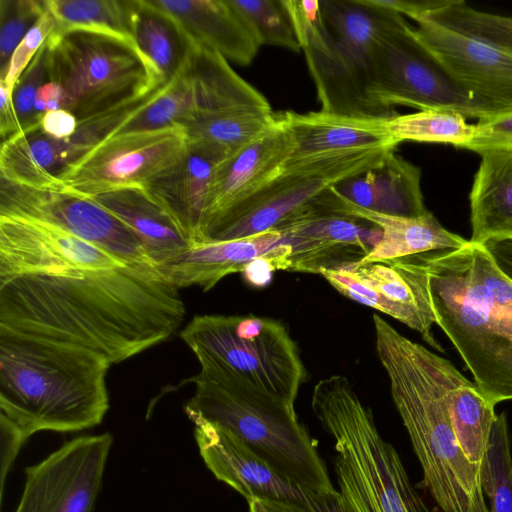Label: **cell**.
Instances as JSON below:
<instances>
[{
	"mask_svg": "<svg viewBox=\"0 0 512 512\" xmlns=\"http://www.w3.org/2000/svg\"><path fill=\"white\" fill-rule=\"evenodd\" d=\"M323 199L330 209L371 223L380 229V239L359 264L458 249L469 241L445 229L429 211L413 218L376 213L346 200L332 186L324 191Z\"/></svg>",
	"mask_w": 512,
	"mask_h": 512,
	"instance_id": "obj_21",
	"label": "cell"
},
{
	"mask_svg": "<svg viewBox=\"0 0 512 512\" xmlns=\"http://www.w3.org/2000/svg\"><path fill=\"white\" fill-rule=\"evenodd\" d=\"M321 194L274 228L291 247L289 272L321 274L359 263L380 239L377 226L330 209Z\"/></svg>",
	"mask_w": 512,
	"mask_h": 512,
	"instance_id": "obj_17",
	"label": "cell"
},
{
	"mask_svg": "<svg viewBox=\"0 0 512 512\" xmlns=\"http://www.w3.org/2000/svg\"><path fill=\"white\" fill-rule=\"evenodd\" d=\"M414 21L421 41L489 116L512 111V52L426 18Z\"/></svg>",
	"mask_w": 512,
	"mask_h": 512,
	"instance_id": "obj_18",
	"label": "cell"
},
{
	"mask_svg": "<svg viewBox=\"0 0 512 512\" xmlns=\"http://www.w3.org/2000/svg\"><path fill=\"white\" fill-rule=\"evenodd\" d=\"M127 265L52 224L0 216V283L30 274H62Z\"/></svg>",
	"mask_w": 512,
	"mask_h": 512,
	"instance_id": "obj_16",
	"label": "cell"
},
{
	"mask_svg": "<svg viewBox=\"0 0 512 512\" xmlns=\"http://www.w3.org/2000/svg\"><path fill=\"white\" fill-rule=\"evenodd\" d=\"M182 127L113 135L57 176L64 189L92 198L125 187H147L183 155Z\"/></svg>",
	"mask_w": 512,
	"mask_h": 512,
	"instance_id": "obj_11",
	"label": "cell"
},
{
	"mask_svg": "<svg viewBox=\"0 0 512 512\" xmlns=\"http://www.w3.org/2000/svg\"><path fill=\"white\" fill-rule=\"evenodd\" d=\"M55 27V21L50 12L47 10L28 31L25 37L14 50L5 81L11 87H15L16 82L38 53L40 48L46 42Z\"/></svg>",
	"mask_w": 512,
	"mask_h": 512,
	"instance_id": "obj_39",
	"label": "cell"
},
{
	"mask_svg": "<svg viewBox=\"0 0 512 512\" xmlns=\"http://www.w3.org/2000/svg\"><path fill=\"white\" fill-rule=\"evenodd\" d=\"M388 127L394 140L423 143L449 144L464 148L473 138L475 124L451 109H425L388 119Z\"/></svg>",
	"mask_w": 512,
	"mask_h": 512,
	"instance_id": "obj_33",
	"label": "cell"
},
{
	"mask_svg": "<svg viewBox=\"0 0 512 512\" xmlns=\"http://www.w3.org/2000/svg\"><path fill=\"white\" fill-rule=\"evenodd\" d=\"M282 244V234L271 229L253 236L196 244L159 268L162 276L176 287L213 288L224 277L242 272L253 260L270 255Z\"/></svg>",
	"mask_w": 512,
	"mask_h": 512,
	"instance_id": "obj_25",
	"label": "cell"
},
{
	"mask_svg": "<svg viewBox=\"0 0 512 512\" xmlns=\"http://www.w3.org/2000/svg\"><path fill=\"white\" fill-rule=\"evenodd\" d=\"M100 355L0 327V414L30 437L100 424L109 408Z\"/></svg>",
	"mask_w": 512,
	"mask_h": 512,
	"instance_id": "obj_4",
	"label": "cell"
},
{
	"mask_svg": "<svg viewBox=\"0 0 512 512\" xmlns=\"http://www.w3.org/2000/svg\"><path fill=\"white\" fill-rule=\"evenodd\" d=\"M28 435L16 423L0 414V489L3 498L4 484L13 463Z\"/></svg>",
	"mask_w": 512,
	"mask_h": 512,
	"instance_id": "obj_41",
	"label": "cell"
},
{
	"mask_svg": "<svg viewBox=\"0 0 512 512\" xmlns=\"http://www.w3.org/2000/svg\"><path fill=\"white\" fill-rule=\"evenodd\" d=\"M256 33L261 45L300 52L292 18L285 0H228Z\"/></svg>",
	"mask_w": 512,
	"mask_h": 512,
	"instance_id": "obj_36",
	"label": "cell"
},
{
	"mask_svg": "<svg viewBox=\"0 0 512 512\" xmlns=\"http://www.w3.org/2000/svg\"><path fill=\"white\" fill-rule=\"evenodd\" d=\"M0 216L26 217L52 224L124 264L159 270L119 219L92 199L63 187L32 188L0 178Z\"/></svg>",
	"mask_w": 512,
	"mask_h": 512,
	"instance_id": "obj_12",
	"label": "cell"
},
{
	"mask_svg": "<svg viewBox=\"0 0 512 512\" xmlns=\"http://www.w3.org/2000/svg\"><path fill=\"white\" fill-rule=\"evenodd\" d=\"M320 275L343 296L402 322L419 332L432 347L441 350L431 333L436 318L421 254L350 264Z\"/></svg>",
	"mask_w": 512,
	"mask_h": 512,
	"instance_id": "obj_14",
	"label": "cell"
},
{
	"mask_svg": "<svg viewBox=\"0 0 512 512\" xmlns=\"http://www.w3.org/2000/svg\"><path fill=\"white\" fill-rule=\"evenodd\" d=\"M420 169L390 151L374 168L340 181L332 188L351 203L385 215L420 217L428 212Z\"/></svg>",
	"mask_w": 512,
	"mask_h": 512,
	"instance_id": "obj_26",
	"label": "cell"
},
{
	"mask_svg": "<svg viewBox=\"0 0 512 512\" xmlns=\"http://www.w3.org/2000/svg\"><path fill=\"white\" fill-rule=\"evenodd\" d=\"M276 115L293 141L290 158L398 145L388 127L389 118L358 117L322 110L303 114L285 111Z\"/></svg>",
	"mask_w": 512,
	"mask_h": 512,
	"instance_id": "obj_22",
	"label": "cell"
},
{
	"mask_svg": "<svg viewBox=\"0 0 512 512\" xmlns=\"http://www.w3.org/2000/svg\"><path fill=\"white\" fill-rule=\"evenodd\" d=\"M470 191L471 239L475 244L512 236V148L479 153Z\"/></svg>",
	"mask_w": 512,
	"mask_h": 512,
	"instance_id": "obj_28",
	"label": "cell"
},
{
	"mask_svg": "<svg viewBox=\"0 0 512 512\" xmlns=\"http://www.w3.org/2000/svg\"><path fill=\"white\" fill-rule=\"evenodd\" d=\"M248 512H302L298 508L277 501L253 499L248 502Z\"/></svg>",
	"mask_w": 512,
	"mask_h": 512,
	"instance_id": "obj_46",
	"label": "cell"
},
{
	"mask_svg": "<svg viewBox=\"0 0 512 512\" xmlns=\"http://www.w3.org/2000/svg\"><path fill=\"white\" fill-rule=\"evenodd\" d=\"M275 122L271 107L240 106L196 115L183 129L187 143L206 147L224 160Z\"/></svg>",
	"mask_w": 512,
	"mask_h": 512,
	"instance_id": "obj_31",
	"label": "cell"
},
{
	"mask_svg": "<svg viewBox=\"0 0 512 512\" xmlns=\"http://www.w3.org/2000/svg\"><path fill=\"white\" fill-rule=\"evenodd\" d=\"M191 421L206 467L247 502L277 501L302 512H353L341 494L330 496L307 489L280 474L227 430L201 418Z\"/></svg>",
	"mask_w": 512,
	"mask_h": 512,
	"instance_id": "obj_13",
	"label": "cell"
},
{
	"mask_svg": "<svg viewBox=\"0 0 512 512\" xmlns=\"http://www.w3.org/2000/svg\"><path fill=\"white\" fill-rule=\"evenodd\" d=\"M45 11V0H0V80L14 50Z\"/></svg>",
	"mask_w": 512,
	"mask_h": 512,
	"instance_id": "obj_37",
	"label": "cell"
},
{
	"mask_svg": "<svg viewBox=\"0 0 512 512\" xmlns=\"http://www.w3.org/2000/svg\"><path fill=\"white\" fill-rule=\"evenodd\" d=\"M442 512V511H441Z\"/></svg>",
	"mask_w": 512,
	"mask_h": 512,
	"instance_id": "obj_47",
	"label": "cell"
},
{
	"mask_svg": "<svg viewBox=\"0 0 512 512\" xmlns=\"http://www.w3.org/2000/svg\"><path fill=\"white\" fill-rule=\"evenodd\" d=\"M311 407L335 440L339 492L353 512H429L398 452L382 438L371 409L345 376L321 379Z\"/></svg>",
	"mask_w": 512,
	"mask_h": 512,
	"instance_id": "obj_7",
	"label": "cell"
},
{
	"mask_svg": "<svg viewBox=\"0 0 512 512\" xmlns=\"http://www.w3.org/2000/svg\"><path fill=\"white\" fill-rule=\"evenodd\" d=\"M479 477L489 512H512V452L504 413L496 415Z\"/></svg>",
	"mask_w": 512,
	"mask_h": 512,
	"instance_id": "obj_35",
	"label": "cell"
},
{
	"mask_svg": "<svg viewBox=\"0 0 512 512\" xmlns=\"http://www.w3.org/2000/svg\"><path fill=\"white\" fill-rule=\"evenodd\" d=\"M338 182L304 173H281L230 208L204 232L201 242L253 236L277 227Z\"/></svg>",
	"mask_w": 512,
	"mask_h": 512,
	"instance_id": "obj_20",
	"label": "cell"
},
{
	"mask_svg": "<svg viewBox=\"0 0 512 512\" xmlns=\"http://www.w3.org/2000/svg\"><path fill=\"white\" fill-rule=\"evenodd\" d=\"M421 255L436 324L494 406L512 399V282L481 244Z\"/></svg>",
	"mask_w": 512,
	"mask_h": 512,
	"instance_id": "obj_2",
	"label": "cell"
},
{
	"mask_svg": "<svg viewBox=\"0 0 512 512\" xmlns=\"http://www.w3.org/2000/svg\"><path fill=\"white\" fill-rule=\"evenodd\" d=\"M480 153L493 148H512V111L479 119L473 138L464 147Z\"/></svg>",
	"mask_w": 512,
	"mask_h": 512,
	"instance_id": "obj_40",
	"label": "cell"
},
{
	"mask_svg": "<svg viewBox=\"0 0 512 512\" xmlns=\"http://www.w3.org/2000/svg\"><path fill=\"white\" fill-rule=\"evenodd\" d=\"M223 159L212 150L187 143L183 155L146 188L198 244L209 185Z\"/></svg>",
	"mask_w": 512,
	"mask_h": 512,
	"instance_id": "obj_27",
	"label": "cell"
},
{
	"mask_svg": "<svg viewBox=\"0 0 512 512\" xmlns=\"http://www.w3.org/2000/svg\"><path fill=\"white\" fill-rule=\"evenodd\" d=\"M184 410L227 430L276 471L324 495L337 491L294 405L227 371L201 367Z\"/></svg>",
	"mask_w": 512,
	"mask_h": 512,
	"instance_id": "obj_6",
	"label": "cell"
},
{
	"mask_svg": "<svg viewBox=\"0 0 512 512\" xmlns=\"http://www.w3.org/2000/svg\"><path fill=\"white\" fill-rule=\"evenodd\" d=\"M187 66L188 63L150 104L125 122L114 135L183 128L196 111L195 91Z\"/></svg>",
	"mask_w": 512,
	"mask_h": 512,
	"instance_id": "obj_34",
	"label": "cell"
},
{
	"mask_svg": "<svg viewBox=\"0 0 512 512\" xmlns=\"http://www.w3.org/2000/svg\"><path fill=\"white\" fill-rule=\"evenodd\" d=\"M481 245L497 269L512 282V236L491 238Z\"/></svg>",
	"mask_w": 512,
	"mask_h": 512,
	"instance_id": "obj_45",
	"label": "cell"
},
{
	"mask_svg": "<svg viewBox=\"0 0 512 512\" xmlns=\"http://www.w3.org/2000/svg\"><path fill=\"white\" fill-rule=\"evenodd\" d=\"M89 199L119 219L158 268L193 246L176 219L146 187L120 188Z\"/></svg>",
	"mask_w": 512,
	"mask_h": 512,
	"instance_id": "obj_24",
	"label": "cell"
},
{
	"mask_svg": "<svg viewBox=\"0 0 512 512\" xmlns=\"http://www.w3.org/2000/svg\"><path fill=\"white\" fill-rule=\"evenodd\" d=\"M169 14L193 43L211 48L225 59L248 65L261 43L228 0H151Z\"/></svg>",
	"mask_w": 512,
	"mask_h": 512,
	"instance_id": "obj_23",
	"label": "cell"
},
{
	"mask_svg": "<svg viewBox=\"0 0 512 512\" xmlns=\"http://www.w3.org/2000/svg\"><path fill=\"white\" fill-rule=\"evenodd\" d=\"M276 116L267 131L219 162L207 194L201 234L222 214L279 176L293 152L289 131Z\"/></svg>",
	"mask_w": 512,
	"mask_h": 512,
	"instance_id": "obj_19",
	"label": "cell"
},
{
	"mask_svg": "<svg viewBox=\"0 0 512 512\" xmlns=\"http://www.w3.org/2000/svg\"><path fill=\"white\" fill-rule=\"evenodd\" d=\"M185 306L159 270L123 265L0 283V327L84 348L110 364L169 338Z\"/></svg>",
	"mask_w": 512,
	"mask_h": 512,
	"instance_id": "obj_1",
	"label": "cell"
},
{
	"mask_svg": "<svg viewBox=\"0 0 512 512\" xmlns=\"http://www.w3.org/2000/svg\"><path fill=\"white\" fill-rule=\"evenodd\" d=\"M49 81L67 93V111L78 121L100 114L159 86V76L134 42L87 30L52 31Z\"/></svg>",
	"mask_w": 512,
	"mask_h": 512,
	"instance_id": "obj_9",
	"label": "cell"
},
{
	"mask_svg": "<svg viewBox=\"0 0 512 512\" xmlns=\"http://www.w3.org/2000/svg\"><path fill=\"white\" fill-rule=\"evenodd\" d=\"M48 81V45L45 42L24 70L13 90V103L21 132L40 125L41 119L35 113L34 102L39 88Z\"/></svg>",
	"mask_w": 512,
	"mask_h": 512,
	"instance_id": "obj_38",
	"label": "cell"
},
{
	"mask_svg": "<svg viewBox=\"0 0 512 512\" xmlns=\"http://www.w3.org/2000/svg\"><path fill=\"white\" fill-rule=\"evenodd\" d=\"M376 351L393 402L420 462L424 482L442 512H489L479 466L469 462L454 432L438 355L373 315Z\"/></svg>",
	"mask_w": 512,
	"mask_h": 512,
	"instance_id": "obj_3",
	"label": "cell"
},
{
	"mask_svg": "<svg viewBox=\"0 0 512 512\" xmlns=\"http://www.w3.org/2000/svg\"><path fill=\"white\" fill-rule=\"evenodd\" d=\"M45 4L54 18L55 32L87 30L134 42L138 0H45Z\"/></svg>",
	"mask_w": 512,
	"mask_h": 512,
	"instance_id": "obj_32",
	"label": "cell"
},
{
	"mask_svg": "<svg viewBox=\"0 0 512 512\" xmlns=\"http://www.w3.org/2000/svg\"><path fill=\"white\" fill-rule=\"evenodd\" d=\"M437 362L458 444L467 460L480 466L496 419L494 405L449 360L438 356Z\"/></svg>",
	"mask_w": 512,
	"mask_h": 512,
	"instance_id": "obj_29",
	"label": "cell"
},
{
	"mask_svg": "<svg viewBox=\"0 0 512 512\" xmlns=\"http://www.w3.org/2000/svg\"><path fill=\"white\" fill-rule=\"evenodd\" d=\"M180 337L201 367L227 371L294 405L307 370L285 323L250 315L195 316Z\"/></svg>",
	"mask_w": 512,
	"mask_h": 512,
	"instance_id": "obj_8",
	"label": "cell"
},
{
	"mask_svg": "<svg viewBox=\"0 0 512 512\" xmlns=\"http://www.w3.org/2000/svg\"><path fill=\"white\" fill-rule=\"evenodd\" d=\"M321 110L358 117L397 113L379 97L373 53L401 17L373 0H285Z\"/></svg>",
	"mask_w": 512,
	"mask_h": 512,
	"instance_id": "obj_5",
	"label": "cell"
},
{
	"mask_svg": "<svg viewBox=\"0 0 512 512\" xmlns=\"http://www.w3.org/2000/svg\"><path fill=\"white\" fill-rule=\"evenodd\" d=\"M77 126L76 116L65 109L48 112L40 121L43 132L59 140L70 138L75 133Z\"/></svg>",
	"mask_w": 512,
	"mask_h": 512,
	"instance_id": "obj_42",
	"label": "cell"
},
{
	"mask_svg": "<svg viewBox=\"0 0 512 512\" xmlns=\"http://www.w3.org/2000/svg\"><path fill=\"white\" fill-rule=\"evenodd\" d=\"M68 98L64 88L57 82L48 81L43 84L35 98L34 109L36 115L42 119L43 115L60 109L67 110Z\"/></svg>",
	"mask_w": 512,
	"mask_h": 512,
	"instance_id": "obj_44",
	"label": "cell"
},
{
	"mask_svg": "<svg viewBox=\"0 0 512 512\" xmlns=\"http://www.w3.org/2000/svg\"><path fill=\"white\" fill-rule=\"evenodd\" d=\"M112 444L110 433L79 436L28 466L14 512H91Z\"/></svg>",
	"mask_w": 512,
	"mask_h": 512,
	"instance_id": "obj_15",
	"label": "cell"
},
{
	"mask_svg": "<svg viewBox=\"0 0 512 512\" xmlns=\"http://www.w3.org/2000/svg\"><path fill=\"white\" fill-rule=\"evenodd\" d=\"M133 39L163 85L169 84L188 63L193 42L180 25L151 0H138Z\"/></svg>",
	"mask_w": 512,
	"mask_h": 512,
	"instance_id": "obj_30",
	"label": "cell"
},
{
	"mask_svg": "<svg viewBox=\"0 0 512 512\" xmlns=\"http://www.w3.org/2000/svg\"><path fill=\"white\" fill-rule=\"evenodd\" d=\"M373 75L380 99L391 108L451 109L466 118L489 117L485 107L451 77L404 17L377 42Z\"/></svg>",
	"mask_w": 512,
	"mask_h": 512,
	"instance_id": "obj_10",
	"label": "cell"
},
{
	"mask_svg": "<svg viewBox=\"0 0 512 512\" xmlns=\"http://www.w3.org/2000/svg\"><path fill=\"white\" fill-rule=\"evenodd\" d=\"M14 88L0 80V135L2 142L21 132L13 103Z\"/></svg>",
	"mask_w": 512,
	"mask_h": 512,
	"instance_id": "obj_43",
	"label": "cell"
}]
</instances>
